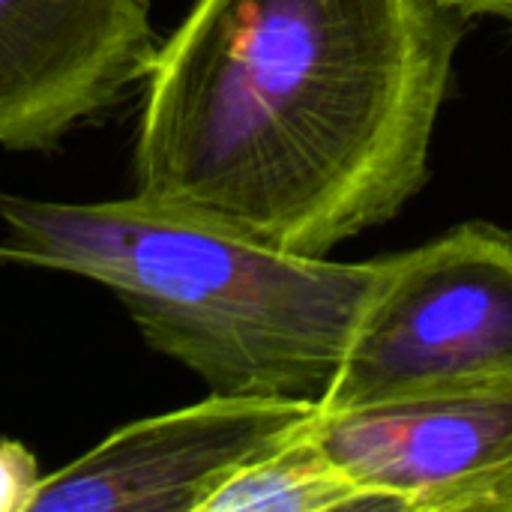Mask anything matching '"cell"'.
Masks as SVG:
<instances>
[{"label":"cell","instance_id":"4","mask_svg":"<svg viewBox=\"0 0 512 512\" xmlns=\"http://www.w3.org/2000/svg\"><path fill=\"white\" fill-rule=\"evenodd\" d=\"M318 447L396 512H512V384L306 420Z\"/></svg>","mask_w":512,"mask_h":512},{"label":"cell","instance_id":"8","mask_svg":"<svg viewBox=\"0 0 512 512\" xmlns=\"http://www.w3.org/2000/svg\"><path fill=\"white\" fill-rule=\"evenodd\" d=\"M39 480L36 456L21 441L0 438V512H30Z\"/></svg>","mask_w":512,"mask_h":512},{"label":"cell","instance_id":"1","mask_svg":"<svg viewBox=\"0 0 512 512\" xmlns=\"http://www.w3.org/2000/svg\"><path fill=\"white\" fill-rule=\"evenodd\" d=\"M468 24L447 0H192L144 78L135 195L330 258L426 186Z\"/></svg>","mask_w":512,"mask_h":512},{"label":"cell","instance_id":"3","mask_svg":"<svg viewBox=\"0 0 512 512\" xmlns=\"http://www.w3.org/2000/svg\"><path fill=\"white\" fill-rule=\"evenodd\" d=\"M512 384V228L462 222L381 258L321 411Z\"/></svg>","mask_w":512,"mask_h":512},{"label":"cell","instance_id":"9","mask_svg":"<svg viewBox=\"0 0 512 512\" xmlns=\"http://www.w3.org/2000/svg\"><path fill=\"white\" fill-rule=\"evenodd\" d=\"M468 18H498L512 30V0H447Z\"/></svg>","mask_w":512,"mask_h":512},{"label":"cell","instance_id":"7","mask_svg":"<svg viewBox=\"0 0 512 512\" xmlns=\"http://www.w3.org/2000/svg\"><path fill=\"white\" fill-rule=\"evenodd\" d=\"M306 420L297 423L279 444L222 480L216 492L201 504V512L381 510L378 498L342 474L336 462L318 447L306 429Z\"/></svg>","mask_w":512,"mask_h":512},{"label":"cell","instance_id":"5","mask_svg":"<svg viewBox=\"0 0 512 512\" xmlns=\"http://www.w3.org/2000/svg\"><path fill=\"white\" fill-rule=\"evenodd\" d=\"M318 402L216 396L135 420L39 480L30 512H201L237 468L279 444Z\"/></svg>","mask_w":512,"mask_h":512},{"label":"cell","instance_id":"2","mask_svg":"<svg viewBox=\"0 0 512 512\" xmlns=\"http://www.w3.org/2000/svg\"><path fill=\"white\" fill-rule=\"evenodd\" d=\"M0 219V258L105 285L144 342L216 396L321 402L381 276V258L288 255L141 195H0Z\"/></svg>","mask_w":512,"mask_h":512},{"label":"cell","instance_id":"6","mask_svg":"<svg viewBox=\"0 0 512 512\" xmlns=\"http://www.w3.org/2000/svg\"><path fill=\"white\" fill-rule=\"evenodd\" d=\"M150 0H0V147L51 150L156 54Z\"/></svg>","mask_w":512,"mask_h":512}]
</instances>
